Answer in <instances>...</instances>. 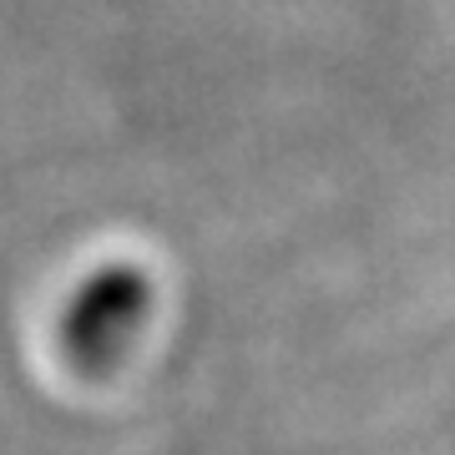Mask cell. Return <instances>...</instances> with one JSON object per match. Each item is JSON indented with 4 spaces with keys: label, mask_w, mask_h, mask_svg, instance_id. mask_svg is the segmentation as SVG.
Returning <instances> with one entry per match:
<instances>
[{
    "label": "cell",
    "mask_w": 455,
    "mask_h": 455,
    "mask_svg": "<svg viewBox=\"0 0 455 455\" xmlns=\"http://www.w3.org/2000/svg\"><path fill=\"white\" fill-rule=\"evenodd\" d=\"M152 314V278L137 263H107L71 293L61 314V355L86 379L116 370Z\"/></svg>",
    "instance_id": "cell-1"
}]
</instances>
